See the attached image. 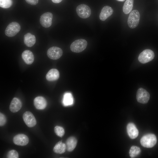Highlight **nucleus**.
I'll use <instances>...</instances> for the list:
<instances>
[{
  "instance_id": "obj_1",
  "label": "nucleus",
  "mask_w": 158,
  "mask_h": 158,
  "mask_svg": "<svg viewBox=\"0 0 158 158\" xmlns=\"http://www.w3.org/2000/svg\"><path fill=\"white\" fill-rule=\"evenodd\" d=\"M157 141L156 136L153 134H148L143 136L141 139L140 142L144 147L151 148L154 147Z\"/></svg>"
},
{
  "instance_id": "obj_2",
  "label": "nucleus",
  "mask_w": 158,
  "mask_h": 158,
  "mask_svg": "<svg viewBox=\"0 0 158 158\" xmlns=\"http://www.w3.org/2000/svg\"><path fill=\"white\" fill-rule=\"evenodd\" d=\"M87 44V41L83 39H78L73 42L70 46L71 50L74 52L80 53L84 50Z\"/></svg>"
},
{
  "instance_id": "obj_3",
  "label": "nucleus",
  "mask_w": 158,
  "mask_h": 158,
  "mask_svg": "<svg viewBox=\"0 0 158 158\" xmlns=\"http://www.w3.org/2000/svg\"><path fill=\"white\" fill-rule=\"evenodd\" d=\"M140 19V14L136 10L132 11L130 13L128 19V26L131 28H136L138 25Z\"/></svg>"
},
{
  "instance_id": "obj_4",
  "label": "nucleus",
  "mask_w": 158,
  "mask_h": 158,
  "mask_svg": "<svg viewBox=\"0 0 158 158\" xmlns=\"http://www.w3.org/2000/svg\"><path fill=\"white\" fill-rule=\"evenodd\" d=\"M20 26L16 22H12L9 23L5 30V35L8 37H13L16 35L20 31Z\"/></svg>"
},
{
  "instance_id": "obj_5",
  "label": "nucleus",
  "mask_w": 158,
  "mask_h": 158,
  "mask_svg": "<svg viewBox=\"0 0 158 158\" xmlns=\"http://www.w3.org/2000/svg\"><path fill=\"white\" fill-rule=\"evenodd\" d=\"M154 57V52L151 49H147L143 50L140 54L138 60L140 63H145L152 61Z\"/></svg>"
},
{
  "instance_id": "obj_6",
  "label": "nucleus",
  "mask_w": 158,
  "mask_h": 158,
  "mask_svg": "<svg viewBox=\"0 0 158 158\" xmlns=\"http://www.w3.org/2000/svg\"><path fill=\"white\" fill-rule=\"evenodd\" d=\"M76 11L78 16L82 18H88L91 14L90 8L85 4H81L76 8Z\"/></svg>"
},
{
  "instance_id": "obj_7",
  "label": "nucleus",
  "mask_w": 158,
  "mask_h": 158,
  "mask_svg": "<svg viewBox=\"0 0 158 158\" xmlns=\"http://www.w3.org/2000/svg\"><path fill=\"white\" fill-rule=\"evenodd\" d=\"M150 97L149 93L144 89L140 88L137 90L136 99L138 102L142 104L147 103Z\"/></svg>"
},
{
  "instance_id": "obj_8",
  "label": "nucleus",
  "mask_w": 158,
  "mask_h": 158,
  "mask_svg": "<svg viewBox=\"0 0 158 158\" xmlns=\"http://www.w3.org/2000/svg\"><path fill=\"white\" fill-rule=\"evenodd\" d=\"M63 54L62 50L56 47H53L47 50V54L48 57L53 60H57L60 58Z\"/></svg>"
},
{
  "instance_id": "obj_9",
  "label": "nucleus",
  "mask_w": 158,
  "mask_h": 158,
  "mask_svg": "<svg viewBox=\"0 0 158 158\" xmlns=\"http://www.w3.org/2000/svg\"><path fill=\"white\" fill-rule=\"evenodd\" d=\"M52 18L53 15L52 13L49 12L44 13L40 16V23L44 28H49L52 24Z\"/></svg>"
},
{
  "instance_id": "obj_10",
  "label": "nucleus",
  "mask_w": 158,
  "mask_h": 158,
  "mask_svg": "<svg viewBox=\"0 0 158 158\" xmlns=\"http://www.w3.org/2000/svg\"><path fill=\"white\" fill-rule=\"evenodd\" d=\"M23 118L24 122L28 127H33L36 124L35 118L30 112L27 111L25 112L23 115Z\"/></svg>"
},
{
  "instance_id": "obj_11",
  "label": "nucleus",
  "mask_w": 158,
  "mask_h": 158,
  "mask_svg": "<svg viewBox=\"0 0 158 158\" xmlns=\"http://www.w3.org/2000/svg\"><path fill=\"white\" fill-rule=\"evenodd\" d=\"M14 143L18 145L23 146L27 145L29 142V139L26 135L20 134L15 135L13 138Z\"/></svg>"
},
{
  "instance_id": "obj_12",
  "label": "nucleus",
  "mask_w": 158,
  "mask_h": 158,
  "mask_svg": "<svg viewBox=\"0 0 158 158\" xmlns=\"http://www.w3.org/2000/svg\"><path fill=\"white\" fill-rule=\"evenodd\" d=\"M127 130L130 138L134 139L138 135V131L135 124L132 123L128 124L127 126Z\"/></svg>"
},
{
  "instance_id": "obj_13",
  "label": "nucleus",
  "mask_w": 158,
  "mask_h": 158,
  "mask_svg": "<svg viewBox=\"0 0 158 158\" xmlns=\"http://www.w3.org/2000/svg\"><path fill=\"white\" fill-rule=\"evenodd\" d=\"M112 8L109 6H105L102 9L99 16L100 20L102 21L105 20L113 13Z\"/></svg>"
},
{
  "instance_id": "obj_14",
  "label": "nucleus",
  "mask_w": 158,
  "mask_h": 158,
  "mask_svg": "<svg viewBox=\"0 0 158 158\" xmlns=\"http://www.w3.org/2000/svg\"><path fill=\"white\" fill-rule=\"evenodd\" d=\"M22 106V104L18 98L14 97L11 102L9 109L12 112H16L20 109Z\"/></svg>"
},
{
  "instance_id": "obj_15",
  "label": "nucleus",
  "mask_w": 158,
  "mask_h": 158,
  "mask_svg": "<svg viewBox=\"0 0 158 158\" xmlns=\"http://www.w3.org/2000/svg\"><path fill=\"white\" fill-rule=\"evenodd\" d=\"M22 58L26 63L30 65L32 63L34 60V55L32 51L29 50H25L22 54Z\"/></svg>"
},
{
  "instance_id": "obj_16",
  "label": "nucleus",
  "mask_w": 158,
  "mask_h": 158,
  "mask_svg": "<svg viewBox=\"0 0 158 158\" xmlns=\"http://www.w3.org/2000/svg\"><path fill=\"white\" fill-rule=\"evenodd\" d=\"M34 104L37 109H43L46 107L47 102L45 99L43 97L38 96L34 99Z\"/></svg>"
},
{
  "instance_id": "obj_17",
  "label": "nucleus",
  "mask_w": 158,
  "mask_h": 158,
  "mask_svg": "<svg viewBox=\"0 0 158 158\" xmlns=\"http://www.w3.org/2000/svg\"><path fill=\"white\" fill-rule=\"evenodd\" d=\"M59 77V73L56 69L53 68L50 70L47 73L46 78L49 81H54L58 79Z\"/></svg>"
},
{
  "instance_id": "obj_18",
  "label": "nucleus",
  "mask_w": 158,
  "mask_h": 158,
  "mask_svg": "<svg viewBox=\"0 0 158 158\" xmlns=\"http://www.w3.org/2000/svg\"><path fill=\"white\" fill-rule=\"evenodd\" d=\"M24 42L25 44L27 47H32L36 42V37L34 35L30 33H28L24 36Z\"/></svg>"
},
{
  "instance_id": "obj_19",
  "label": "nucleus",
  "mask_w": 158,
  "mask_h": 158,
  "mask_svg": "<svg viewBox=\"0 0 158 158\" xmlns=\"http://www.w3.org/2000/svg\"><path fill=\"white\" fill-rule=\"evenodd\" d=\"M77 142V140L74 137L69 138L66 142V150L69 152L72 151L75 147Z\"/></svg>"
},
{
  "instance_id": "obj_20",
  "label": "nucleus",
  "mask_w": 158,
  "mask_h": 158,
  "mask_svg": "<svg viewBox=\"0 0 158 158\" xmlns=\"http://www.w3.org/2000/svg\"><path fill=\"white\" fill-rule=\"evenodd\" d=\"M62 103L65 106L73 104V99L71 93L66 92L64 94L62 100Z\"/></svg>"
},
{
  "instance_id": "obj_21",
  "label": "nucleus",
  "mask_w": 158,
  "mask_h": 158,
  "mask_svg": "<svg viewBox=\"0 0 158 158\" xmlns=\"http://www.w3.org/2000/svg\"><path fill=\"white\" fill-rule=\"evenodd\" d=\"M66 149V144L60 141L57 142L55 145L53 151L56 153L61 154L65 152Z\"/></svg>"
},
{
  "instance_id": "obj_22",
  "label": "nucleus",
  "mask_w": 158,
  "mask_h": 158,
  "mask_svg": "<svg viewBox=\"0 0 158 158\" xmlns=\"http://www.w3.org/2000/svg\"><path fill=\"white\" fill-rule=\"evenodd\" d=\"M133 4V0H126L123 7V13L128 14L132 11Z\"/></svg>"
},
{
  "instance_id": "obj_23",
  "label": "nucleus",
  "mask_w": 158,
  "mask_h": 158,
  "mask_svg": "<svg viewBox=\"0 0 158 158\" xmlns=\"http://www.w3.org/2000/svg\"><path fill=\"white\" fill-rule=\"evenodd\" d=\"M141 150L139 147L135 146H132L129 151V155L131 158H135L140 153Z\"/></svg>"
},
{
  "instance_id": "obj_24",
  "label": "nucleus",
  "mask_w": 158,
  "mask_h": 158,
  "mask_svg": "<svg viewBox=\"0 0 158 158\" xmlns=\"http://www.w3.org/2000/svg\"><path fill=\"white\" fill-rule=\"evenodd\" d=\"M13 4L12 0H0V7L7 8L10 7Z\"/></svg>"
},
{
  "instance_id": "obj_25",
  "label": "nucleus",
  "mask_w": 158,
  "mask_h": 158,
  "mask_svg": "<svg viewBox=\"0 0 158 158\" xmlns=\"http://www.w3.org/2000/svg\"><path fill=\"white\" fill-rule=\"evenodd\" d=\"M55 133L58 136L62 137L64 134L65 131L63 128L60 126H56L54 127Z\"/></svg>"
},
{
  "instance_id": "obj_26",
  "label": "nucleus",
  "mask_w": 158,
  "mask_h": 158,
  "mask_svg": "<svg viewBox=\"0 0 158 158\" xmlns=\"http://www.w3.org/2000/svg\"><path fill=\"white\" fill-rule=\"evenodd\" d=\"M8 158H18V152L15 150H12L9 151L7 155Z\"/></svg>"
},
{
  "instance_id": "obj_27",
  "label": "nucleus",
  "mask_w": 158,
  "mask_h": 158,
  "mask_svg": "<svg viewBox=\"0 0 158 158\" xmlns=\"http://www.w3.org/2000/svg\"><path fill=\"white\" fill-rule=\"evenodd\" d=\"M6 122V119L5 116L1 113H0V126H2L5 125Z\"/></svg>"
},
{
  "instance_id": "obj_28",
  "label": "nucleus",
  "mask_w": 158,
  "mask_h": 158,
  "mask_svg": "<svg viewBox=\"0 0 158 158\" xmlns=\"http://www.w3.org/2000/svg\"><path fill=\"white\" fill-rule=\"evenodd\" d=\"M28 4L31 5H36L38 2V0H25Z\"/></svg>"
},
{
  "instance_id": "obj_29",
  "label": "nucleus",
  "mask_w": 158,
  "mask_h": 158,
  "mask_svg": "<svg viewBox=\"0 0 158 158\" xmlns=\"http://www.w3.org/2000/svg\"><path fill=\"white\" fill-rule=\"evenodd\" d=\"M62 0H51L52 1L55 3H59L62 1Z\"/></svg>"
},
{
  "instance_id": "obj_30",
  "label": "nucleus",
  "mask_w": 158,
  "mask_h": 158,
  "mask_svg": "<svg viewBox=\"0 0 158 158\" xmlns=\"http://www.w3.org/2000/svg\"><path fill=\"white\" fill-rule=\"evenodd\" d=\"M117 0L119 1H123L125 0Z\"/></svg>"
}]
</instances>
